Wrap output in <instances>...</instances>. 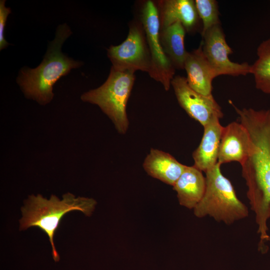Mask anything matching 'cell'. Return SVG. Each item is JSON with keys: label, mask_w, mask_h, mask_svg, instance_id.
Instances as JSON below:
<instances>
[{"label": "cell", "mask_w": 270, "mask_h": 270, "mask_svg": "<svg viewBox=\"0 0 270 270\" xmlns=\"http://www.w3.org/2000/svg\"><path fill=\"white\" fill-rule=\"evenodd\" d=\"M222 128L218 118L212 120L204 126L201 142L192 155L194 166L202 172H206L218 164Z\"/></svg>", "instance_id": "obj_12"}, {"label": "cell", "mask_w": 270, "mask_h": 270, "mask_svg": "<svg viewBox=\"0 0 270 270\" xmlns=\"http://www.w3.org/2000/svg\"><path fill=\"white\" fill-rule=\"evenodd\" d=\"M186 166L170 154L153 148L150 149L142 164L149 176L172 186Z\"/></svg>", "instance_id": "obj_14"}, {"label": "cell", "mask_w": 270, "mask_h": 270, "mask_svg": "<svg viewBox=\"0 0 270 270\" xmlns=\"http://www.w3.org/2000/svg\"><path fill=\"white\" fill-rule=\"evenodd\" d=\"M180 106L203 127L214 118L220 119L224 114L214 96H204L192 89L186 78L175 76L171 82Z\"/></svg>", "instance_id": "obj_9"}, {"label": "cell", "mask_w": 270, "mask_h": 270, "mask_svg": "<svg viewBox=\"0 0 270 270\" xmlns=\"http://www.w3.org/2000/svg\"><path fill=\"white\" fill-rule=\"evenodd\" d=\"M96 204L93 198H76L70 192L64 194L62 200L54 195H52L49 200L40 194L31 195L22 208V216L20 220V229L36 226L44 232L52 245L53 258L58 262L60 258L55 248L54 236L60 220L67 212L74 210L90 216Z\"/></svg>", "instance_id": "obj_3"}, {"label": "cell", "mask_w": 270, "mask_h": 270, "mask_svg": "<svg viewBox=\"0 0 270 270\" xmlns=\"http://www.w3.org/2000/svg\"><path fill=\"white\" fill-rule=\"evenodd\" d=\"M6 0L0 1V50L6 48L10 44L5 40L4 34L8 16L11 12L10 8L5 6Z\"/></svg>", "instance_id": "obj_19"}, {"label": "cell", "mask_w": 270, "mask_h": 270, "mask_svg": "<svg viewBox=\"0 0 270 270\" xmlns=\"http://www.w3.org/2000/svg\"><path fill=\"white\" fill-rule=\"evenodd\" d=\"M230 104L249 134L248 155L241 164L242 172L248 196L256 208L259 232L261 236H266V221L270 217V108L240 109Z\"/></svg>", "instance_id": "obj_1"}, {"label": "cell", "mask_w": 270, "mask_h": 270, "mask_svg": "<svg viewBox=\"0 0 270 270\" xmlns=\"http://www.w3.org/2000/svg\"><path fill=\"white\" fill-rule=\"evenodd\" d=\"M135 81L134 72L118 70L112 66L106 82L100 86L81 96V100L98 106L113 123L120 134L128 131V100Z\"/></svg>", "instance_id": "obj_5"}, {"label": "cell", "mask_w": 270, "mask_h": 270, "mask_svg": "<svg viewBox=\"0 0 270 270\" xmlns=\"http://www.w3.org/2000/svg\"><path fill=\"white\" fill-rule=\"evenodd\" d=\"M258 58L250 65L256 88L270 94V38L262 42L256 50Z\"/></svg>", "instance_id": "obj_17"}, {"label": "cell", "mask_w": 270, "mask_h": 270, "mask_svg": "<svg viewBox=\"0 0 270 270\" xmlns=\"http://www.w3.org/2000/svg\"><path fill=\"white\" fill-rule=\"evenodd\" d=\"M250 136L245 126L234 122L223 126L219 147L218 163L238 162L242 164L248 155Z\"/></svg>", "instance_id": "obj_10"}, {"label": "cell", "mask_w": 270, "mask_h": 270, "mask_svg": "<svg viewBox=\"0 0 270 270\" xmlns=\"http://www.w3.org/2000/svg\"><path fill=\"white\" fill-rule=\"evenodd\" d=\"M107 55L112 67L116 70L134 72L140 70L149 74L150 56L142 22H133L126 39L120 44L110 46Z\"/></svg>", "instance_id": "obj_7"}, {"label": "cell", "mask_w": 270, "mask_h": 270, "mask_svg": "<svg viewBox=\"0 0 270 270\" xmlns=\"http://www.w3.org/2000/svg\"><path fill=\"white\" fill-rule=\"evenodd\" d=\"M184 69L192 89L204 96L212 95V82L216 76L203 53L202 43L198 48L188 52Z\"/></svg>", "instance_id": "obj_11"}, {"label": "cell", "mask_w": 270, "mask_h": 270, "mask_svg": "<svg viewBox=\"0 0 270 270\" xmlns=\"http://www.w3.org/2000/svg\"><path fill=\"white\" fill-rule=\"evenodd\" d=\"M186 32L180 22L160 29V38L163 50L175 68L184 69L188 53L184 47Z\"/></svg>", "instance_id": "obj_16"}, {"label": "cell", "mask_w": 270, "mask_h": 270, "mask_svg": "<svg viewBox=\"0 0 270 270\" xmlns=\"http://www.w3.org/2000/svg\"><path fill=\"white\" fill-rule=\"evenodd\" d=\"M160 4V29L180 22L188 32L196 30L200 18L194 0H166Z\"/></svg>", "instance_id": "obj_13"}, {"label": "cell", "mask_w": 270, "mask_h": 270, "mask_svg": "<svg viewBox=\"0 0 270 270\" xmlns=\"http://www.w3.org/2000/svg\"><path fill=\"white\" fill-rule=\"evenodd\" d=\"M195 4L199 18L202 23V36L214 26L220 24L218 4L215 0H196Z\"/></svg>", "instance_id": "obj_18"}, {"label": "cell", "mask_w": 270, "mask_h": 270, "mask_svg": "<svg viewBox=\"0 0 270 270\" xmlns=\"http://www.w3.org/2000/svg\"><path fill=\"white\" fill-rule=\"evenodd\" d=\"M173 188L177 192L180 204L190 209L194 208L204 194L206 176L194 166H186Z\"/></svg>", "instance_id": "obj_15"}, {"label": "cell", "mask_w": 270, "mask_h": 270, "mask_svg": "<svg viewBox=\"0 0 270 270\" xmlns=\"http://www.w3.org/2000/svg\"><path fill=\"white\" fill-rule=\"evenodd\" d=\"M202 38L203 53L216 76L220 75L235 76L250 74V65L248 62L240 64L229 59V55L233 52L226 42L220 24L212 27Z\"/></svg>", "instance_id": "obj_8"}, {"label": "cell", "mask_w": 270, "mask_h": 270, "mask_svg": "<svg viewBox=\"0 0 270 270\" xmlns=\"http://www.w3.org/2000/svg\"><path fill=\"white\" fill-rule=\"evenodd\" d=\"M140 20L150 56L151 68L148 74L168 91L174 77L176 68L163 50L160 38L159 12L152 0H148L144 4Z\"/></svg>", "instance_id": "obj_6"}, {"label": "cell", "mask_w": 270, "mask_h": 270, "mask_svg": "<svg viewBox=\"0 0 270 270\" xmlns=\"http://www.w3.org/2000/svg\"><path fill=\"white\" fill-rule=\"evenodd\" d=\"M206 172V188L202 198L194 208L198 218L206 216L226 224L248 216L246 206L238 198L234 187L222 174L218 163Z\"/></svg>", "instance_id": "obj_4"}, {"label": "cell", "mask_w": 270, "mask_h": 270, "mask_svg": "<svg viewBox=\"0 0 270 270\" xmlns=\"http://www.w3.org/2000/svg\"><path fill=\"white\" fill-rule=\"evenodd\" d=\"M71 34L66 24L58 26L40 64L34 68L24 67L20 70L17 83L27 98L43 106L50 103L54 96L55 83L72 68L82 65L80 62L68 58L62 52L63 44Z\"/></svg>", "instance_id": "obj_2"}]
</instances>
